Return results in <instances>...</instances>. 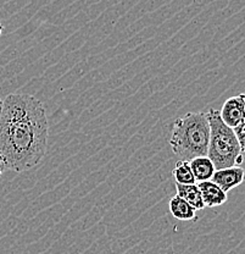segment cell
Here are the masks:
<instances>
[{
    "label": "cell",
    "mask_w": 245,
    "mask_h": 254,
    "mask_svg": "<svg viewBox=\"0 0 245 254\" xmlns=\"http://www.w3.org/2000/svg\"><path fill=\"white\" fill-rule=\"evenodd\" d=\"M189 164H191V168L194 174V177H196V181L197 182L211 180L212 175L216 170L211 159L207 157V155L192 159L189 161Z\"/></svg>",
    "instance_id": "8"
},
{
    "label": "cell",
    "mask_w": 245,
    "mask_h": 254,
    "mask_svg": "<svg viewBox=\"0 0 245 254\" xmlns=\"http://www.w3.org/2000/svg\"><path fill=\"white\" fill-rule=\"evenodd\" d=\"M200 192H201L202 200H204L205 208H215L225 204L227 202V192H225L218 185L212 182L211 180L201 181L197 184Z\"/></svg>",
    "instance_id": "6"
},
{
    "label": "cell",
    "mask_w": 245,
    "mask_h": 254,
    "mask_svg": "<svg viewBox=\"0 0 245 254\" xmlns=\"http://www.w3.org/2000/svg\"><path fill=\"white\" fill-rule=\"evenodd\" d=\"M46 108L31 94H9L0 109V168L23 173L38 165L48 150Z\"/></svg>",
    "instance_id": "1"
},
{
    "label": "cell",
    "mask_w": 245,
    "mask_h": 254,
    "mask_svg": "<svg viewBox=\"0 0 245 254\" xmlns=\"http://www.w3.org/2000/svg\"><path fill=\"white\" fill-rule=\"evenodd\" d=\"M0 109H1V98H0Z\"/></svg>",
    "instance_id": "14"
},
{
    "label": "cell",
    "mask_w": 245,
    "mask_h": 254,
    "mask_svg": "<svg viewBox=\"0 0 245 254\" xmlns=\"http://www.w3.org/2000/svg\"><path fill=\"white\" fill-rule=\"evenodd\" d=\"M210 142V123L207 113H188L177 119L171 131L170 145L181 160L207 155Z\"/></svg>",
    "instance_id": "2"
},
{
    "label": "cell",
    "mask_w": 245,
    "mask_h": 254,
    "mask_svg": "<svg viewBox=\"0 0 245 254\" xmlns=\"http://www.w3.org/2000/svg\"><path fill=\"white\" fill-rule=\"evenodd\" d=\"M1 174H2V170H1V168H0V177H1Z\"/></svg>",
    "instance_id": "13"
},
{
    "label": "cell",
    "mask_w": 245,
    "mask_h": 254,
    "mask_svg": "<svg viewBox=\"0 0 245 254\" xmlns=\"http://www.w3.org/2000/svg\"><path fill=\"white\" fill-rule=\"evenodd\" d=\"M223 123L232 128L245 121V94H238L228 98L220 110Z\"/></svg>",
    "instance_id": "4"
},
{
    "label": "cell",
    "mask_w": 245,
    "mask_h": 254,
    "mask_svg": "<svg viewBox=\"0 0 245 254\" xmlns=\"http://www.w3.org/2000/svg\"><path fill=\"white\" fill-rule=\"evenodd\" d=\"M168 208H170L171 214L178 220L188 221L196 219V209L178 194L173 195L171 198L170 203H168Z\"/></svg>",
    "instance_id": "7"
},
{
    "label": "cell",
    "mask_w": 245,
    "mask_h": 254,
    "mask_svg": "<svg viewBox=\"0 0 245 254\" xmlns=\"http://www.w3.org/2000/svg\"><path fill=\"white\" fill-rule=\"evenodd\" d=\"M234 133H236L237 139H238L239 145H241L242 154L245 155V121L239 124L238 126L234 127Z\"/></svg>",
    "instance_id": "11"
},
{
    "label": "cell",
    "mask_w": 245,
    "mask_h": 254,
    "mask_svg": "<svg viewBox=\"0 0 245 254\" xmlns=\"http://www.w3.org/2000/svg\"><path fill=\"white\" fill-rule=\"evenodd\" d=\"M207 118L210 123L207 157L211 159L216 170L241 165L244 155L242 154L234 129L223 123L218 110L210 109L207 111Z\"/></svg>",
    "instance_id": "3"
},
{
    "label": "cell",
    "mask_w": 245,
    "mask_h": 254,
    "mask_svg": "<svg viewBox=\"0 0 245 254\" xmlns=\"http://www.w3.org/2000/svg\"><path fill=\"white\" fill-rule=\"evenodd\" d=\"M2 30H4V27H2L1 22H0V37H1V34H2Z\"/></svg>",
    "instance_id": "12"
},
{
    "label": "cell",
    "mask_w": 245,
    "mask_h": 254,
    "mask_svg": "<svg viewBox=\"0 0 245 254\" xmlns=\"http://www.w3.org/2000/svg\"><path fill=\"white\" fill-rule=\"evenodd\" d=\"M176 190L180 197L183 198L184 200L189 203L192 206L196 209V210H201L205 208L204 200H202L201 192H200L199 187L196 184H189V185H182V184H175Z\"/></svg>",
    "instance_id": "9"
},
{
    "label": "cell",
    "mask_w": 245,
    "mask_h": 254,
    "mask_svg": "<svg viewBox=\"0 0 245 254\" xmlns=\"http://www.w3.org/2000/svg\"><path fill=\"white\" fill-rule=\"evenodd\" d=\"M173 179L175 182L182 185H189V184H196V177H194L193 171H192L191 164L187 160H178L176 164L175 169L172 171Z\"/></svg>",
    "instance_id": "10"
},
{
    "label": "cell",
    "mask_w": 245,
    "mask_h": 254,
    "mask_svg": "<svg viewBox=\"0 0 245 254\" xmlns=\"http://www.w3.org/2000/svg\"><path fill=\"white\" fill-rule=\"evenodd\" d=\"M245 180V170L241 165L231 166V168L218 169L213 173L211 181L221 187L225 192H229L242 185Z\"/></svg>",
    "instance_id": "5"
}]
</instances>
